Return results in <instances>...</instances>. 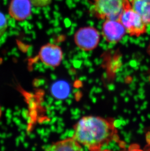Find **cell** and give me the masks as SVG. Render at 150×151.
Here are the masks:
<instances>
[{
	"mask_svg": "<svg viewBox=\"0 0 150 151\" xmlns=\"http://www.w3.org/2000/svg\"><path fill=\"white\" fill-rule=\"evenodd\" d=\"M117 131L113 122L96 116H85L75 124L73 137L91 151L101 150L115 139Z\"/></svg>",
	"mask_w": 150,
	"mask_h": 151,
	"instance_id": "1",
	"label": "cell"
},
{
	"mask_svg": "<svg viewBox=\"0 0 150 151\" xmlns=\"http://www.w3.org/2000/svg\"><path fill=\"white\" fill-rule=\"evenodd\" d=\"M119 20L130 36L140 37L147 32V25L132 8L131 0H125L124 9Z\"/></svg>",
	"mask_w": 150,
	"mask_h": 151,
	"instance_id": "2",
	"label": "cell"
},
{
	"mask_svg": "<svg viewBox=\"0 0 150 151\" xmlns=\"http://www.w3.org/2000/svg\"><path fill=\"white\" fill-rule=\"evenodd\" d=\"M125 0H93L90 12L99 20H119Z\"/></svg>",
	"mask_w": 150,
	"mask_h": 151,
	"instance_id": "3",
	"label": "cell"
},
{
	"mask_svg": "<svg viewBox=\"0 0 150 151\" xmlns=\"http://www.w3.org/2000/svg\"><path fill=\"white\" fill-rule=\"evenodd\" d=\"M75 43L81 50L90 51L98 47L101 35L97 29L92 26L81 27L74 36Z\"/></svg>",
	"mask_w": 150,
	"mask_h": 151,
	"instance_id": "4",
	"label": "cell"
},
{
	"mask_svg": "<svg viewBox=\"0 0 150 151\" xmlns=\"http://www.w3.org/2000/svg\"><path fill=\"white\" fill-rule=\"evenodd\" d=\"M38 56L44 65L55 68L60 66L64 55L60 47L53 43H47L41 47Z\"/></svg>",
	"mask_w": 150,
	"mask_h": 151,
	"instance_id": "5",
	"label": "cell"
},
{
	"mask_svg": "<svg viewBox=\"0 0 150 151\" xmlns=\"http://www.w3.org/2000/svg\"><path fill=\"white\" fill-rule=\"evenodd\" d=\"M126 33V29L119 20L107 19L102 24V36L110 44L119 43Z\"/></svg>",
	"mask_w": 150,
	"mask_h": 151,
	"instance_id": "6",
	"label": "cell"
},
{
	"mask_svg": "<svg viewBox=\"0 0 150 151\" xmlns=\"http://www.w3.org/2000/svg\"><path fill=\"white\" fill-rule=\"evenodd\" d=\"M32 6L30 0H11L9 14L16 21H24L31 15Z\"/></svg>",
	"mask_w": 150,
	"mask_h": 151,
	"instance_id": "7",
	"label": "cell"
},
{
	"mask_svg": "<svg viewBox=\"0 0 150 151\" xmlns=\"http://www.w3.org/2000/svg\"><path fill=\"white\" fill-rule=\"evenodd\" d=\"M82 146L73 137L57 141L45 147L44 150L48 151H79Z\"/></svg>",
	"mask_w": 150,
	"mask_h": 151,
	"instance_id": "8",
	"label": "cell"
},
{
	"mask_svg": "<svg viewBox=\"0 0 150 151\" xmlns=\"http://www.w3.org/2000/svg\"><path fill=\"white\" fill-rule=\"evenodd\" d=\"M131 3L147 25L150 24V0H131Z\"/></svg>",
	"mask_w": 150,
	"mask_h": 151,
	"instance_id": "9",
	"label": "cell"
},
{
	"mask_svg": "<svg viewBox=\"0 0 150 151\" xmlns=\"http://www.w3.org/2000/svg\"><path fill=\"white\" fill-rule=\"evenodd\" d=\"M8 28V22L5 15L0 11V38L6 33Z\"/></svg>",
	"mask_w": 150,
	"mask_h": 151,
	"instance_id": "10",
	"label": "cell"
},
{
	"mask_svg": "<svg viewBox=\"0 0 150 151\" xmlns=\"http://www.w3.org/2000/svg\"><path fill=\"white\" fill-rule=\"evenodd\" d=\"M31 4L36 7H44L49 6L52 0H30Z\"/></svg>",
	"mask_w": 150,
	"mask_h": 151,
	"instance_id": "11",
	"label": "cell"
},
{
	"mask_svg": "<svg viewBox=\"0 0 150 151\" xmlns=\"http://www.w3.org/2000/svg\"><path fill=\"white\" fill-rule=\"evenodd\" d=\"M2 115H3V109L1 108V106H0V121L1 119V117H2Z\"/></svg>",
	"mask_w": 150,
	"mask_h": 151,
	"instance_id": "12",
	"label": "cell"
},
{
	"mask_svg": "<svg viewBox=\"0 0 150 151\" xmlns=\"http://www.w3.org/2000/svg\"><path fill=\"white\" fill-rule=\"evenodd\" d=\"M147 52L148 53V54H149L150 55V43H149V46H148V47Z\"/></svg>",
	"mask_w": 150,
	"mask_h": 151,
	"instance_id": "13",
	"label": "cell"
},
{
	"mask_svg": "<svg viewBox=\"0 0 150 151\" xmlns=\"http://www.w3.org/2000/svg\"><path fill=\"white\" fill-rule=\"evenodd\" d=\"M1 59L0 58V64H1Z\"/></svg>",
	"mask_w": 150,
	"mask_h": 151,
	"instance_id": "14",
	"label": "cell"
}]
</instances>
